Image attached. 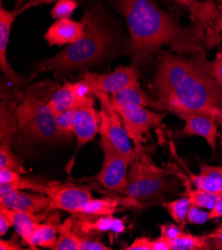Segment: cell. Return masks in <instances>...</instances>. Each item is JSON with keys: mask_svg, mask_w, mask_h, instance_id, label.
Masks as SVG:
<instances>
[{"mask_svg": "<svg viewBox=\"0 0 222 250\" xmlns=\"http://www.w3.org/2000/svg\"><path fill=\"white\" fill-rule=\"evenodd\" d=\"M151 90L172 114H202L222 123V85L205 52L186 56L162 51Z\"/></svg>", "mask_w": 222, "mask_h": 250, "instance_id": "1", "label": "cell"}, {"mask_svg": "<svg viewBox=\"0 0 222 250\" xmlns=\"http://www.w3.org/2000/svg\"><path fill=\"white\" fill-rule=\"evenodd\" d=\"M108 2L126 20L133 66L142 65L163 46L182 55L204 52L205 30L199 21L183 25L179 17L160 8L154 0H108Z\"/></svg>", "mask_w": 222, "mask_h": 250, "instance_id": "2", "label": "cell"}, {"mask_svg": "<svg viewBox=\"0 0 222 250\" xmlns=\"http://www.w3.org/2000/svg\"><path fill=\"white\" fill-rule=\"evenodd\" d=\"M84 33L80 39L68 45L51 58L41 61L33 75L53 71L64 74L96 64L110 51L114 42L113 32L104 14L97 7L85 11Z\"/></svg>", "mask_w": 222, "mask_h": 250, "instance_id": "3", "label": "cell"}, {"mask_svg": "<svg viewBox=\"0 0 222 250\" xmlns=\"http://www.w3.org/2000/svg\"><path fill=\"white\" fill-rule=\"evenodd\" d=\"M46 84L35 85L22 95L15 110L17 131L36 141L54 142L62 139L55 123V114L49 100L54 91Z\"/></svg>", "mask_w": 222, "mask_h": 250, "instance_id": "4", "label": "cell"}, {"mask_svg": "<svg viewBox=\"0 0 222 250\" xmlns=\"http://www.w3.org/2000/svg\"><path fill=\"white\" fill-rule=\"evenodd\" d=\"M135 152L137 156L130 166L128 186L122 194L141 204L161 201L172 188L168 171L156 166L142 148Z\"/></svg>", "mask_w": 222, "mask_h": 250, "instance_id": "5", "label": "cell"}, {"mask_svg": "<svg viewBox=\"0 0 222 250\" xmlns=\"http://www.w3.org/2000/svg\"><path fill=\"white\" fill-rule=\"evenodd\" d=\"M99 145L104 153V161L102 168L95 180L106 190L122 194L128 186L130 166L136 158L121 154L103 137H101Z\"/></svg>", "mask_w": 222, "mask_h": 250, "instance_id": "6", "label": "cell"}, {"mask_svg": "<svg viewBox=\"0 0 222 250\" xmlns=\"http://www.w3.org/2000/svg\"><path fill=\"white\" fill-rule=\"evenodd\" d=\"M134 143L135 149L142 148V144L151 137L153 129H160L166 113L155 112L145 107H114Z\"/></svg>", "mask_w": 222, "mask_h": 250, "instance_id": "7", "label": "cell"}, {"mask_svg": "<svg viewBox=\"0 0 222 250\" xmlns=\"http://www.w3.org/2000/svg\"><path fill=\"white\" fill-rule=\"evenodd\" d=\"M94 95L101 104V126L99 134L108 140L119 152L135 159L137 155L131 143L132 140L124 127L120 115L111 102L110 95L99 91L94 92Z\"/></svg>", "mask_w": 222, "mask_h": 250, "instance_id": "8", "label": "cell"}, {"mask_svg": "<svg viewBox=\"0 0 222 250\" xmlns=\"http://www.w3.org/2000/svg\"><path fill=\"white\" fill-rule=\"evenodd\" d=\"M93 186L47 182L44 194L50 199V210L61 209L73 215L81 214L82 209L93 198Z\"/></svg>", "mask_w": 222, "mask_h": 250, "instance_id": "9", "label": "cell"}, {"mask_svg": "<svg viewBox=\"0 0 222 250\" xmlns=\"http://www.w3.org/2000/svg\"><path fill=\"white\" fill-rule=\"evenodd\" d=\"M140 71L135 66H120L109 74L86 72L82 79L89 82L94 92H104L108 95L117 94L139 82Z\"/></svg>", "mask_w": 222, "mask_h": 250, "instance_id": "10", "label": "cell"}, {"mask_svg": "<svg viewBox=\"0 0 222 250\" xmlns=\"http://www.w3.org/2000/svg\"><path fill=\"white\" fill-rule=\"evenodd\" d=\"M177 2L185 7L191 17L202 24L205 30V46L209 49L219 42L215 32V24L222 10L217 7L214 1H201V0H177Z\"/></svg>", "mask_w": 222, "mask_h": 250, "instance_id": "11", "label": "cell"}, {"mask_svg": "<svg viewBox=\"0 0 222 250\" xmlns=\"http://www.w3.org/2000/svg\"><path fill=\"white\" fill-rule=\"evenodd\" d=\"M19 14V7L14 8V10H7L3 6L0 7V69L7 81L16 86L22 85L24 78L11 68L7 59V48L12 25Z\"/></svg>", "mask_w": 222, "mask_h": 250, "instance_id": "12", "label": "cell"}, {"mask_svg": "<svg viewBox=\"0 0 222 250\" xmlns=\"http://www.w3.org/2000/svg\"><path fill=\"white\" fill-rule=\"evenodd\" d=\"M0 207L19 212L40 213L50 210V199L44 193L14 190L0 197Z\"/></svg>", "mask_w": 222, "mask_h": 250, "instance_id": "13", "label": "cell"}, {"mask_svg": "<svg viewBox=\"0 0 222 250\" xmlns=\"http://www.w3.org/2000/svg\"><path fill=\"white\" fill-rule=\"evenodd\" d=\"M176 115L185 122V126L182 132V136L202 137L209 145L212 152L215 151L217 139L219 138L215 119L202 114L186 112H181Z\"/></svg>", "mask_w": 222, "mask_h": 250, "instance_id": "14", "label": "cell"}, {"mask_svg": "<svg viewBox=\"0 0 222 250\" xmlns=\"http://www.w3.org/2000/svg\"><path fill=\"white\" fill-rule=\"evenodd\" d=\"M0 212H3L11 219L12 226L18 236L23 240L24 243L30 247V249H34L33 237L36 228L39 223L47 219L51 210H45L40 213H26L10 210L0 207Z\"/></svg>", "mask_w": 222, "mask_h": 250, "instance_id": "15", "label": "cell"}, {"mask_svg": "<svg viewBox=\"0 0 222 250\" xmlns=\"http://www.w3.org/2000/svg\"><path fill=\"white\" fill-rule=\"evenodd\" d=\"M84 21L72 20L71 18L58 19L48 28L44 39L50 46L70 45L80 39L84 33Z\"/></svg>", "mask_w": 222, "mask_h": 250, "instance_id": "16", "label": "cell"}, {"mask_svg": "<svg viewBox=\"0 0 222 250\" xmlns=\"http://www.w3.org/2000/svg\"><path fill=\"white\" fill-rule=\"evenodd\" d=\"M111 102L114 107H145L158 110L159 112L166 111L165 106L158 99L144 92L140 86L139 82L125 90L112 95Z\"/></svg>", "mask_w": 222, "mask_h": 250, "instance_id": "17", "label": "cell"}, {"mask_svg": "<svg viewBox=\"0 0 222 250\" xmlns=\"http://www.w3.org/2000/svg\"><path fill=\"white\" fill-rule=\"evenodd\" d=\"M101 115L94 107H86L76 110L74 135L77 138L78 148L93 141L100 133Z\"/></svg>", "mask_w": 222, "mask_h": 250, "instance_id": "18", "label": "cell"}, {"mask_svg": "<svg viewBox=\"0 0 222 250\" xmlns=\"http://www.w3.org/2000/svg\"><path fill=\"white\" fill-rule=\"evenodd\" d=\"M96 101H87L81 99L74 90L73 83L66 82L61 87L57 88L49 100L54 114L68 111V110H78L86 107H94Z\"/></svg>", "mask_w": 222, "mask_h": 250, "instance_id": "19", "label": "cell"}, {"mask_svg": "<svg viewBox=\"0 0 222 250\" xmlns=\"http://www.w3.org/2000/svg\"><path fill=\"white\" fill-rule=\"evenodd\" d=\"M141 208L142 204L131 197H103L92 198L88 205L82 209L81 214L86 216L112 215L119 211V208ZM79 215V214H78Z\"/></svg>", "mask_w": 222, "mask_h": 250, "instance_id": "20", "label": "cell"}, {"mask_svg": "<svg viewBox=\"0 0 222 250\" xmlns=\"http://www.w3.org/2000/svg\"><path fill=\"white\" fill-rule=\"evenodd\" d=\"M61 223L59 212L56 210H51L47 219L39 223L36 228L33 237L34 250L38 247L55 250L58 242Z\"/></svg>", "mask_w": 222, "mask_h": 250, "instance_id": "21", "label": "cell"}, {"mask_svg": "<svg viewBox=\"0 0 222 250\" xmlns=\"http://www.w3.org/2000/svg\"><path fill=\"white\" fill-rule=\"evenodd\" d=\"M76 229L80 234H91L93 232L112 231L115 234H121L126 231L125 223L121 218L112 215L99 216L96 220L81 217L76 219Z\"/></svg>", "mask_w": 222, "mask_h": 250, "instance_id": "22", "label": "cell"}, {"mask_svg": "<svg viewBox=\"0 0 222 250\" xmlns=\"http://www.w3.org/2000/svg\"><path fill=\"white\" fill-rule=\"evenodd\" d=\"M16 104L7 96L1 95L0 106V147H11V138L17 131Z\"/></svg>", "mask_w": 222, "mask_h": 250, "instance_id": "23", "label": "cell"}, {"mask_svg": "<svg viewBox=\"0 0 222 250\" xmlns=\"http://www.w3.org/2000/svg\"><path fill=\"white\" fill-rule=\"evenodd\" d=\"M189 179L196 188L222 195V166L202 165L201 172H189Z\"/></svg>", "mask_w": 222, "mask_h": 250, "instance_id": "24", "label": "cell"}, {"mask_svg": "<svg viewBox=\"0 0 222 250\" xmlns=\"http://www.w3.org/2000/svg\"><path fill=\"white\" fill-rule=\"evenodd\" d=\"M55 250H80V234L76 229L75 217H69L61 223Z\"/></svg>", "mask_w": 222, "mask_h": 250, "instance_id": "25", "label": "cell"}, {"mask_svg": "<svg viewBox=\"0 0 222 250\" xmlns=\"http://www.w3.org/2000/svg\"><path fill=\"white\" fill-rule=\"evenodd\" d=\"M169 250H208L207 234L193 235L185 232L179 238L168 240Z\"/></svg>", "mask_w": 222, "mask_h": 250, "instance_id": "26", "label": "cell"}, {"mask_svg": "<svg viewBox=\"0 0 222 250\" xmlns=\"http://www.w3.org/2000/svg\"><path fill=\"white\" fill-rule=\"evenodd\" d=\"M183 195L187 196L191 206L199 207L206 210H211L220 198V195L218 194H214L200 188L192 189L189 187L186 188Z\"/></svg>", "mask_w": 222, "mask_h": 250, "instance_id": "27", "label": "cell"}, {"mask_svg": "<svg viewBox=\"0 0 222 250\" xmlns=\"http://www.w3.org/2000/svg\"><path fill=\"white\" fill-rule=\"evenodd\" d=\"M190 206L191 205L189 203V199L185 195L176 199V201L163 204V208L168 212V214L177 223L181 224L182 228H183L184 224L187 222V214Z\"/></svg>", "mask_w": 222, "mask_h": 250, "instance_id": "28", "label": "cell"}, {"mask_svg": "<svg viewBox=\"0 0 222 250\" xmlns=\"http://www.w3.org/2000/svg\"><path fill=\"white\" fill-rule=\"evenodd\" d=\"M76 110H68L55 114L56 127L62 138H71L74 135Z\"/></svg>", "mask_w": 222, "mask_h": 250, "instance_id": "29", "label": "cell"}, {"mask_svg": "<svg viewBox=\"0 0 222 250\" xmlns=\"http://www.w3.org/2000/svg\"><path fill=\"white\" fill-rule=\"evenodd\" d=\"M78 7V2L76 0H58L55 2L52 10L51 16L53 19H63L71 18L74 11Z\"/></svg>", "mask_w": 222, "mask_h": 250, "instance_id": "30", "label": "cell"}, {"mask_svg": "<svg viewBox=\"0 0 222 250\" xmlns=\"http://www.w3.org/2000/svg\"><path fill=\"white\" fill-rule=\"evenodd\" d=\"M0 168H10L20 173H26V169L12 153L11 148L7 147H0Z\"/></svg>", "mask_w": 222, "mask_h": 250, "instance_id": "31", "label": "cell"}, {"mask_svg": "<svg viewBox=\"0 0 222 250\" xmlns=\"http://www.w3.org/2000/svg\"><path fill=\"white\" fill-rule=\"evenodd\" d=\"M209 220V210L201 208L199 207L190 206L188 214H187V222L190 224H197V226H202L205 222Z\"/></svg>", "mask_w": 222, "mask_h": 250, "instance_id": "32", "label": "cell"}, {"mask_svg": "<svg viewBox=\"0 0 222 250\" xmlns=\"http://www.w3.org/2000/svg\"><path fill=\"white\" fill-rule=\"evenodd\" d=\"M80 234V233H79ZM112 248L105 245L98 238L91 234H80V250H111Z\"/></svg>", "mask_w": 222, "mask_h": 250, "instance_id": "33", "label": "cell"}, {"mask_svg": "<svg viewBox=\"0 0 222 250\" xmlns=\"http://www.w3.org/2000/svg\"><path fill=\"white\" fill-rule=\"evenodd\" d=\"M160 229H161V235L166 238L167 240H174L185 233V231L182 229V227H178L174 223L161 224Z\"/></svg>", "mask_w": 222, "mask_h": 250, "instance_id": "34", "label": "cell"}, {"mask_svg": "<svg viewBox=\"0 0 222 250\" xmlns=\"http://www.w3.org/2000/svg\"><path fill=\"white\" fill-rule=\"evenodd\" d=\"M21 178L22 173L16 170L10 168H0V185L17 183Z\"/></svg>", "mask_w": 222, "mask_h": 250, "instance_id": "35", "label": "cell"}, {"mask_svg": "<svg viewBox=\"0 0 222 250\" xmlns=\"http://www.w3.org/2000/svg\"><path fill=\"white\" fill-rule=\"evenodd\" d=\"M207 242L209 249L222 250V227L207 234Z\"/></svg>", "mask_w": 222, "mask_h": 250, "instance_id": "36", "label": "cell"}, {"mask_svg": "<svg viewBox=\"0 0 222 250\" xmlns=\"http://www.w3.org/2000/svg\"><path fill=\"white\" fill-rule=\"evenodd\" d=\"M126 250H153L152 239L147 237H138L134 242L125 248Z\"/></svg>", "mask_w": 222, "mask_h": 250, "instance_id": "37", "label": "cell"}, {"mask_svg": "<svg viewBox=\"0 0 222 250\" xmlns=\"http://www.w3.org/2000/svg\"><path fill=\"white\" fill-rule=\"evenodd\" d=\"M58 0H28L25 3H23L20 7H19V13L21 14L22 12L29 10L35 6H39L42 4H48V3H52V2H56Z\"/></svg>", "mask_w": 222, "mask_h": 250, "instance_id": "38", "label": "cell"}, {"mask_svg": "<svg viewBox=\"0 0 222 250\" xmlns=\"http://www.w3.org/2000/svg\"><path fill=\"white\" fill-rule=\"evenodd\" d=\"M212 68L216 80L222 85V52L217 54L215 60L212 62Z\"/></svg>", "mask_w": 222, "mask_h": 250, "instance_id": "39", "label": "cell"}, {"mask_svg": "<svg viewBox=\"0 0 222 250\" xmlns=\"http://www.w3.org/2000/svg\"><path fill=\"white\" fill-rule=\"evenodd\" d=\"M11 227H13L11 219L3 212H0V236H4Z\"/></svg>", "mask_w": 222, "mask_h": 250, "instance_id": "40", "label": "cell"}, {"mask_svg": "<svg viewBox=\"0 0 222 250\" xmlns=\"http://www.w3.org/2000/svg\"><path fill=\"white\" fill-rule=\"evenodd\" d=\"M0 249L1 250H21L23 249L20 244L16 241L14 238V235L11 239L5 240V239H0Z\"/></svg>", "mask_w": 222, "mask_h": 250, "instance_id": "41", "label": "cell"}, {"mask_svg": "<svg viewBox=\"0 0 222 250\" xmlns=\"http://www.w3.org/2000/svg\"><path fill=\"white\" fill-rule=\"evenodd\" d=\"M152 247L153 250H169L168 240L161 235L158 238L152 239Z\"/></svg>", "mask_w": 222, "mask_h": 250, "instance_id": "42", "label": "cell"}, {"mask_svg": "<svg viewBox=\"0 0 222 250\" xmlns=\"http://www.w3.org/2000/svg\"><path fill=\"white\" fill-rule=\"evenodd\" d=\"M220 217H222V195L218 199V202L216 203L214 208L209 210V220Z\"/></svg>", "mask_w": 222, "mask_h": 250, "instance_id": "43", "label": "cell"}, {"mask_svg": "<svg viewBox=\"0 0 222 250\" xmlns=\"http://www.w3.org/2000/svg\"><path fill=\"white\" fill-rule=\"evenodd\" d=\"M215 32H216V35L219 37V34L222 32V12H221V15L219 16V18L217 19L216 21V24H215Z\"/></svg>", "mask_w": 222, "mask_h": 250, "instance_id": "44", "label": "cell"}, {"mask_svg": "<svg viewBox=\"0 0 222 250\" xmlns=\"http://www.w3.org/2000/svg\"><path fill=\"white\" fill-rule=\"evenodd\" d=\"M209 1H214L215 2V0H209Z\"/></svg>", "mask_w": 222, "mask_h": 250, "instance_id": "45", "label": "cell"}]
</instances>
